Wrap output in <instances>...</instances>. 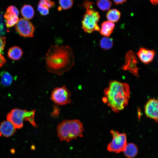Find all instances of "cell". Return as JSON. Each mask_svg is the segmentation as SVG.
Here are the masks:
<instances>
[{"instance_id": "6da1fadb", "label": "cell", "mask_w": 158, "mask_h": 158, "mask_svg": "<svg viewBox=\"0 0 158 158\" xmlns=\"http://www.w3.org/2000/svg\"><path fill=\"white\" fill-rule=\"evenodd\" d=\"M44 59L47 70L59 75L69 71L75 62L73 51L67 46L51 45Z\"/></svg>"}, {"instance_id": "7a4b0ae2", "label": "cell", "mask_w": 158, "mask_h": 158, "mask_svg": "<svg viewBox=\"0 0 158 158\" xmlns=\"http://www.w3.org/2000/svg\"><path fill=\"white\" fill-rule=\"evenodd\" d=\"M104 94L106 97L103 98V102H107L114 112L118 113L128 105L129 86L126 83L111 80L108 87L104 89Z\"/></svg>"}, {"instance_id": "3957f363", "label": "cell", "mask_w": 158, "mask_h": 158, "mask_svg": "<svg viewBox=\"0 0 158 158\" xmlns=\"http://www.w3.org/2000/svg\"><path fill=\"white\" fill-rule=\"evenodd\" d=\"M57 135L60 141L69 142L78 137H83L84 130L83 125L78 119H66L57 126Z\"/></svg>"}, {"instance_id": "277c9868", "label": "cell", "mask_w": 158, "mask_h": 158, "mask_svg": "<svg viewBox=\"0 0 158 158\" xmlns=\"http://www.w3.org/2000/svg\"><path fill=\"white\" fill-rule=\"evenodd\" d=\"M93 4L92 2L85 0L83 4L85 10L82 21V28L85 32L88 33L100 30L98 23L100 16L99 12L93 8Z\"/></svg>"}, {"instance_id": "5b68a950", "label": "cell", "mask_w": 158, "mask_h": 158, "mask_svg": "<svg viewBox=\"0 0 158 158\" xmlns=\"http://www.w3.org/2000/svg\"><path fill=\"white\" fill-rule=\"evenodd\" d=\"M35 110L27 111L18 109H12L6 116L7 120L11 122L15 129H20L23 126V121H29L34 127H37L34 120Z\"/></svg>"}, {"instance_id": "8992f818", "label": "cell", "mask_w": 158, "mask_h": 158, "mask_svg": "<svg viewBox=\"0 0 158 158\" xmlns=\"http://www.w3.org/2000/svg\"><path fill=\"white\" fill-rule=\"evenodd\" d=\"M113 139L108 145L107 150L109 152L119 153L123 152L127 144V136L125 133H120L113 130H110Z\"/></svg>"}, {"instance_id": "52a82bcc", "label": "cell", "mask_w": 158, "mask_h": 158, "mask_svg": "<svg viewBox=\"0 0 158 158\" xmlns=\"http://www.w3.org/2000/svg\"><path fill=\"white\" fill-rule=\"evenodd\" d=\"M71 94L68 89L64 85L55 87L52 91L50 99L57 106L65 105L71 102Z\"/></svg>"}, {"instance_id": "ba28073f", "label": "cell", "mask_w": 158, "mask_h": 158, "mask_svg": "<svg viewBox=\"0 0 158 158\" xmlns=\"http://www.w3.org/2000/svg\"><path fill=\"white\" fill-rule=\"evenodd\" d=\"M125 63L121 68L123 71H128L138 78L139 68L137 67L138 60L135 53L132 50L128 51L126 54Z\"/></svg>"}, {"instance_id": "9c48e42d", "label": "cell", "mask_w": 158, "mask_h": 158, "mask_svg": "<svg viewBox=\"0 0 158 158\" xmlns=\"http://www.w3.org/2000/svg\"><path fill=\"white\" fill-rule=\"evenodd\" d=\"M15 28L20 36L24 37L33 36L35 28L28 20L23 18H20L16 24Z\"/></svg>"}, {"instance_id": "30bf717a", "label": "cell", "mask_w": 158, "mask_h": 158, "mask_svg": "<svg viewBox=\"0 0 158 158\" xmlns=\"http://www.w3.org/2000/svg\"><path fill=\"white\" fill-rule=\"evenodd\" d=\"M19 11L14 6L8 7L4 16L6 25L9 28L16 24L19 20Z\"/></svg>"}, {"instance_id": "8fae6325", "label": "cell", "mask_w": 158, "mask_h": 158, "mask_svg": "<svg viewBox=\"0 0 158 158\" xmlns=\"http://www.w3.org/2000/svg\"><path fill=\"white\" fill-rule=\"evenodd\" d=\"M145 113L146 116L154 119L156 122L158 121V102L157 99H149L146 104Z\"/></svg>"}, {"instance_id": "7c38bea8", "label": "cell", "mask_w": 158, "mask_h": 158, "mask_svg": "<svg viewBox=\"0 0 158 158\" xmlns=\"http://www.w3.org/2000/svg\"><path fill=\"white\" fill-rule=\"evenodd\" d=\"M140 60L145 64H148L153 60L155 55L154 50L141 47L137 53Z\"/></svg>"}, {"instance_id": "4fadbf2b", "label": "cell", "mask_w": 158, "mask_h": 158, "mask_svg": "<svg viewBox=\"0 0 158 158\" xmlns=\"http://www.w3.org/2000/svg\"><path fill=\"white\" fill-rule=\"evenodd\" d=\"M15 129L11 122L8 120L4 121L0 125V135L6 137H10L14 134Z\"/></svg>"}, {"instance_id": "5bb4252c", "label": "cell", "mask_w": 158, "mask_h": 158, "mask_svg": "<svg viewBox=\"0 0 158 158\" xmlns=\"http://www.w3.org/2000/svg\"><path fill=\"white\" fill-rule=\"evenodd\" d=\"M55 3L50 0H40L37 6V10L42 16H46L49 13V8L54 7Z\"/></svg>"}, {"instance_id": "9a60e30c", "label": "cell", "mask_w": 158, "mask_h": 158, "mask_svg": "<svg viewBox=\"0 0 158 158\" xmlns=\"http://www.w3.org/2000/svg\"><path fill=\"white\" fill-rule=\"evenodd\" d=\"M114 27V23L109 20L104 21L101 25L100 34L104 36L109 37L113 32Z\"/></svg>"}, {"instance_id": "2e32d148", "label": "cell", "mask_w": 158, "mask_h": 158, "mask_svg": "<svg viewBox=\"0 0 158 158\" xmlns=\"http://www.w3.org/2000/svg\"><path fill=\"white\" fill-rule=\"evenodd\" d=\"M125 156L127 158H133L137 155L138 149L136 145L132 143L127 144L123 151Z\"/></svg>"}, {"instance_id": "e0dca14e", "label": "cell", "mask_w": 158, "mask_h": 158, "mask_svg": "<svg viewBox=\"0 0 158 158\" xmlns=\"http://www.w3.org/2000/svg\"><path fill=\"white\" fill-rule=\"evenodd\" d=\"M23 51L21 49L17 46L11 47L8 50V55L11 59L17 60L19 59L22 56Z\"/></svg>"}, {"instance_id": "ac0fdd59", "label": "cell", "mask_w": 158, "mask_h": 158, "mask_svg": "<svg viewBox=\"0 0 158 158\" xmlns=\"http://www.w3.org/2000/svg\"><path fill=\"white\" fill-rule=\"evenodd\" d=\"M21 13L24 18L28 20L32 19L35 14L33 8L29 5H24L21 10Z\"/></svg>"}, {"instance_id": "d6986e66", "label": "cell", "mask_w": 158, "mask_h": 158, "mask_svg": "<svg viewBox=\"0 0 158 158\" xmlns=\"http://www.w3.org/2000/svg\"><path fill=\"white\" fill-rule=\"evenodd\" d=\"M121 16V13L118 10L116 9H111L108 11L106 17L109 21L113 23L117 22Z\"/></svg>"}, {"instance_id": "ffe728a7", "label": "cell", "mask_w": 158, "mask_h": 158, "mask_svg": "<svg viewBox=\"0 0 158 158\" xmlns=\"http://www.w3.org/2000/svg\"><path fill=\"white\" fill-rule=\"evenodd\" d=\"M0 83L4 86L10 85L13 81V77L9 73L6 71H2L0 74Z\"/></svg>"}, {"instance_id": "44dd1931", "label": "cell", "mask_w": 158, "mask_h": 158, "mask_svg": "<svg viewBox=\"0 0 158 158\" xmlns=\"http://www.w3.org/2000/svg\"><path fill=\"white\" fill-rule=\"evenodd\" d=\"M99 44L102 49L105 50L109 49L113 46V40L110 38L104 37L100 40Z\"/></svg>"}, {"instance_id": "7402d4cb", "label": "cell", "mask_w": 158, "mask_h": 158, "mask_svg": "<svg viewBox=\"0 0 158 158\" xmlns=\"http://www.w3.org/2000/svg\"><path fill=\"white\" fill-rule=\"evenodd\" d=\"M112 2L110 0H97L96 4L98 7L102 11H106L110 9Z\"/></svg>"}, {"instance_id": "603a6c76", "label": "cell", "mask_w": 158, "mask_h": 158, "mask_svg": "<svg viewBox=\"0 0 158 158\" xmlns=\"http://www.w3.org/2000/svg\"><path fill=\"white\" fill-rule=\"evenodd\" d=\"M59 4L60 6V9L67 10L72 7L73 3V0H59Z\"/></svg>"}, {"instance_id": "cb8c5ba5", "label": "cell", "mask_w": 158, "mask_h": 158, "mask_svg": "<svg viewBox=\"0 0 158 158\" xmlns=\"http://www.w3.org/2000/svg\"><path fill=\"white\" fill-rule=\"evenodd\" d=\"M60 111V109L58 106L56 105H54L53 111L50 114L51 116L55 118H58L59 115Z\"/></svg>"}, {"instance_id": "d4e9b609", "label": "cell", "mask_w": 158, "mask_h": 158, "mask_svg": "<svg viewBox=\"0 0 158 158\" xmlns=\"http://www.w3.org/2000/svg\"><path fill=\"white\" fill-rule=\"evenodd\" d=\"M6 43V37L0 36V54H1V51L4 50Z\"/></svg>"}, {"instance_id": "484cf974", "label": "cell", "mask_w": 158, "mask_h": 158, "mask_svg": "<svg viewBox=\"0 0 158 158\" xmlns=\"http://www.w3.org/2000/svg\"><path fill=\"white\" fill-rule=\"evenodd\" d=\"M6 60L3 55L1 54H0V68L2 67L6 63Z\"/></svg>"}, {"instance_id": "4316f807", "label": "cell", "mask_w": 158, "mask_h": 158, "mask_svg": "<svg viewBox=\"0 0 158 158\" xmlns=\"http://www.w3.org/2000/svg\"><path fill=\"white\" fill-rule=\"evenodd\" d=\"M115 4H123L125 2L126 0H113Z\"/></svg>"}, {"instance_id": "83f0119b", "label": "cell", "mask_w": 158, "mask_h": 158, "mask_svg": "<svg viewBox=\"0 0 158 158\" xmlns=\"http://www.w3.org/2000/svg\"><path fill=\"white\" fill-rule=\"evenodd\" d=\"M151 3L153 4L156 5L158 4V0H149Z\"/></svg>"}]
</instances>
